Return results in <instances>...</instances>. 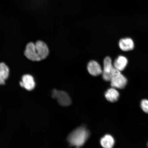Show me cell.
I'll return each mask as SVG.
<instances>
[{"instance_id": "obj_13", "label": "cell", "mask_w": 148, "mask_h": 148, "mask_svg": "<svg viewBox=\"0 0 148 148\" xmlns=\"http://www.w3.org/2000/svg\"><path fill=\"white\" fill-rule=\"evenodd\" d=\"M100 143L103 148H113L115 141L112 136L110 134H107L101 138Z\"/></svg>"}, {"instance_id": "obj_12", "label": "cell", "mask_w": 148, "mask_h": 148, "mask_svg": "<svg viewBox=\"0 0 148 148\" xmlns=\"http://www.w3.org/2000/svg\"><path fill=\"white\" fill-rule=\"evenodd\" d=\"M9 75V69L4 63H0V85L5 84V80L8 78Z\"/></svg>"}, {"instance_id": "obj_14", "label": "cell", "mask_w": 148, "mask_h": 148, "mask_svg": "<svg viewBox=\"0 0 148 148\" xmlns=\"http://www.w3.org/2000/svg\"><path fill=\"white\" fill-rule=\"evenodd\" d=\"M141 108L144 112L148 114V100L143 99L141 101L140 104Z\"/></svg>"}, {"instance_id": "obj_7", "label": "cell", "mask_w": 148, "mask_h": 148, "mask_svg": "<svg viewBox=\"0 0 148 148\" xmlns=\"http://www.w3.org/2000/svg\"><path fill=\"white\" fill-rule=\"evenodd\" d=\"M35 44L36 51L41 60H44L49 54V49L45 43L40 40L37 41Z\"/></svg>"}, {"instance_id": "obj_5", "label": "cell", "mask_w": 148, "mask_h": 148, "mask_svg": "<svg viewBox=\"0 0 148 148\" xmlns=\"http://www.w3.org/2000/svg\"><path fill=\"white\" fill-rule=\"evenodd\" d=\"M25 56L29 60L35 62L41 60L37 53L35 44L30 42L28 44L25 52Z\"/></svg>"}, {"instance_id": "obj_4", "label": "cell", "mask_w": 148, "mask_h": 148, "mask_svg": "<svg viewBox=\"0 0 148 148\" xmlns=\"http://www.w3.org/2000/svg\"><path fill=\"white\" fill-rule=\"evenodd\" d=\"M110 81L112 88L119 89L124 88L127 83V78L121 72L113 76Z\"/></svg>"}, {"instance_id": "obj_1", "label": "cell", "mask_w": 148, "mask_h": 148, "mask_svg": "<svg viewBox=\"0 0 148 148\" xmlns=\"http://www.w3.org/2000/svg\"><path fill=\"white\" fill-rule=\"evenodd\" d=\"M90 132L84 127H78L70 134L68 140L70 145L79 148L84 145L89 137Z\"/></svg>"}, {"instance_id": "obj_2", "label": "cell", "mask_w": 148, "mask_h": 148, "mask_svg": "<svg viewBox=\"0 0 148 148\" xmlns=\"http://www.w3.org/2000/svg\"><path fill=\"white\" fill-rule=\"evenodd\" d=\"M120 72L113 65L110 57H105L103 61V68L102 74L103 79L106 81H110L113 76Z\"/></svg>"}, {"instance_id": "obj_8", "label": "cell", "mask_w": 148, "mask_h": 148, "mask_svg": "<svg viewBox=\"0 0 148 148\" xmlns=\"http://www.w3.org/2000/svg\"><path fill=\"white\" fill-rule=\"evenodd\" d=\"M87 69L88 73L93 76H97L102 74L103 70L101 66L95 61L92 60L88 62Z\"/></svg>"}, {"instance_id": "obj_9", "label": "cell", "mask_w": 148, "mask_h": 148, "mask_svg": "<svg viewBox=\"0 0 148 148\" xmlns=\"http://www.w3.org/2000/svg\"><path fill=\"white\" fill-rule=\"evenodd\" d=\"M119 47L123 51H127L134 49V44L132 39L125 38L120 39L119 42Z\"/></svg>"}, {"instance_id": "obj_6", "label": "cell", "mask_w": 148, "mask_h": 148, "mask_svg": "<svg viewBox=\"0 0 148 148\" xmlns=\"http://www.w3.org/2000/svg\"><path fill=\"white\" fill-rule=\"evenodd\" d=\"M20 86L26 90L31 91L34 89L36 83L32 75H25L22 77V80L20 83Z\"/></svg>"}, {"instance_id": "obj_11", "label": "cell", "mask_w": 148, "mask_h": 148, "mask_svg": "<svg viewBox=\"0 0 148 148\" xmlns=\"http://www.w3.org/2000/svg\"><path fill=\"white\" fill-rule=\"evenodd\" d=\"M105 96L106 99L111 102H115L118 100L119 94L115 88H112L108 89L105 92Z\"/></svg>"}, {"instance_id": "obj_3", "label": "cell", "mask_w": 148, "mask_h": 148, "mask_svg": "<svg viewBox=\"0 0 148 148\" xmlns=\"http://www.w3.org/2000/svg\"><path fill=\"white\" fill-rule=\"evenodd\" d=\"M51 97L53 99H56L61 106H67L71 104L72 101L71 98L67 93L62 90L56 89L53 90Z\"/></svg>"}, {"instance_id": "obj_10", "label": "cell", "mask_w": 148, "mask_h": 148, "mask_svg": "<svg viewBox=\"0 0 148 148\" xmlns=\"http://www.w3.org/2000/svg\"><path fill=\"white\" fill-rule=\"evenodd\" d=\"M128 64V60L123 56H119L116 58L114 62V66L119 71H123L125 69Z\"/></svg>"}]
</instances>
